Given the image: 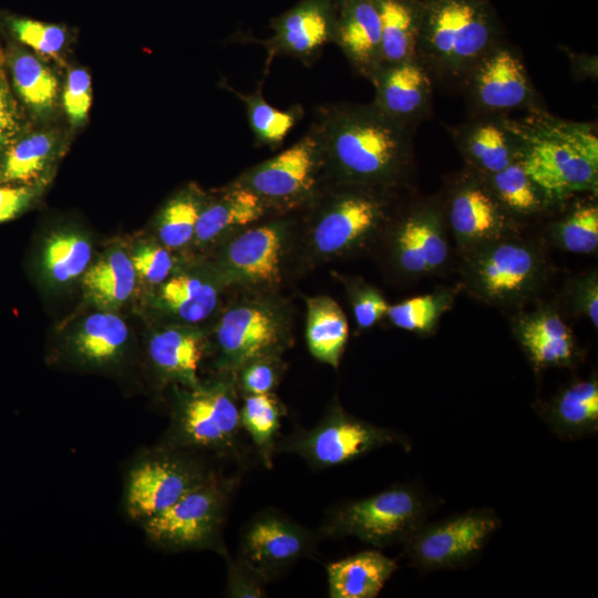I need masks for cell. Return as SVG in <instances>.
Listing matches in <instances>:
<instances>
[{"label": "cell", "mask_w": 598, "mask_h": 598, "mask_svg": "<svg viewBox=\"0 0 598 598\" xmlns=\"http://www.w3.org/2000/svg\"><path fill=\"white\" fill-rule=\"evenodd\" d=\"M56 150V136L52 132H33L24 136L7 150L1 179L12 183H31L47 169Z\"/></svg>", "instance_id": "8d00e7d4"}, {"label": "cell", "mask_w": 598, "mask_h": 598, "mask_svg": "<svg viewBox=\"0 0 598 598\" xmlns=\"http://www.w3.org/2000/svg\"><path fill=\"white\" fill-rule=\"evenodd\" d=\"M517 337L536 369L575 362L577 352L571 331L555 312L539 310L524 317Z\"/></svg>", "instance_id": "4316f807"}, {"label": "cell", "mask_w": 598, "mask_h": 598, "mask_svg": "<svg viewBox=\"0 0 598 598\" xmlns=\"http://www.w3.org/2000/svg\"><path fill=\"white\" fill-rule=\"evenodd\" d=\"M270 216L275 215L266 204L234 179L207 194L193 240L198 245L209 244Z\"/></svg>", "instance_id": "44dd1931"}, {"label": "cell", "mask_w": 598, "mask_h": 598, "mask_svg": "<svg viewBox=\"0 0 598 598\" xmlns=\"http://www.w3.org/2000/svg\"><path fill=\"white\" fill-rule=\"evenodd\" d=\"M501 523L491 508L424 522L402 543L404 554L423 571L462 567L478 556Z\"/></svg>", "instance_id": "4fadbf2b"}, {"label": "cell", "mask_w": 598, "mask_h": 598, "mask_svg": "<svg viewBox=\"0 0 598 598\" xmlns=\"http://www.w3.org/2000/svg\"><path fill=\"white\" fill-rule=\"evenodd\" d=\"M214 471L199 454L158 444L140 454L127 471L125 513L141 524L171 507Z\"/></svg>", "instance_id": "30bf717a"}, {"label": "cell", "mask_w": 598, "mask_h": 598, "mask_svg": "<svg viewBox=\"0 0 598 598\" xmlns=\"http://www.w3.org/2000/svg\"><path fill=\"white\" fill-rule=\"evenodd\" d=\"M13 85L25 105L40 116H49L56 104L58 81L50 68L25 51L11 59Z\"/></svg>", "instance_id": "d590c367"}, {"label": "cell", "mask_w": 598, "mask_h": 598, "mask_svg": "<svg viewBox=\"0 0 598 598\" xmlns=\"http://www.w3.org/2000/svg\"><path fill=\"white\" fill-rule=\"evenodd\" d=\"M136 271L122 249L107 252L85 270L83 285L87 296L104 308L125 302L135 287Z\"/></svg>", "instance_id": "d6a6232c"}, {"label": "cell", "mask_w": 598, "mask_h": 598, "mask_svg": "<svg viewBox=\"0 0 598 598\" xmlns=\"http://www.w3.org/2000/svg\"><path fill=\"white\" fill-rule=\"evenodd\" d=\"M337 0H299L271 20L272 35L262 41L271 60L283 55L311 66L333 43Z\"/></svg>", "instance_id": "e0dca14e"}, {"label": "cell", "mask_w": 598, "mask_h": 598, "mask_svg": "<svg viewBox=\"0 0 598 598\" xmlns=\"http://www.w3.org/2000/svg\"><path fill=\"white\" fill-rule=\"evenodd\" d=\"M432 503L415 487L395 485L334 507L322 523L326 537L353 536L374 547L403 543L426 522Z\"/></svg>", "instance_id": "52a82bcc"}, {"label": "cell", "mask_w": 598, "mask_h": 598, "mask_svg": "<svg viewBox=\"0 0 598 598\" xmlns=\"http://www.w3.org/2000/svg\"><path fill=\"white\" fill-rule=\"evenodd\" d=\"M218 295L215 283L190 274L168 277L159 288V300L164 308L187 323L207 319L218 305Z\"/></svg>", "instance_id": "4dcf8cb0"}, {"label": "cell", "mask_w": 598, "mask_h": 598, "mask_svg": "<svg viewBox=\"0 0 598 598\" xmlns=\"http://www.w3.org/2000/svg\"><path fill=\"white\" fill-rule=\"evenodd\" d=\"M285 406L271 393L244 395L240 423L267 468L272 467Z\"/></svg>", "instance_id": "836d02e7"}, {"label": "cell", "mask_w": 598, "mask_h": 598, "mask_svg": "<svg viewBox=\"0 0 598 598\" xmlns=\"http://www.w3.org/2000/svg\"><path fill=\"white\" fill-rule=\"evenodd\" d=\"M349 336L344 312L329 296L307 299L306 340L313 358L338 368Z\"/></svg>", "instance_id": "f1b7e54d"}, {"label": "cell", "mask_w": 598, "mask_h": 598, "mask_svg": "<svg viewBox=\"0 0 598 598\" xmlns=\"http://www.w3.org/2000/svg\"><path fill=\"white\" fill-rule=\"evenodd\" d=\"M446 307V298L443 296L423 295L390 306L386 316L398 328L427 332Z\"/></svg>", "instance_id": "60d3db41"}, {"label": "cell", "mask_w": 598, "mask_h": 598, "mask_svg": "<svg viewBox=\"0 0 598 598\" xmlns=\"http://www.w3.org/2000/svg\"><path fill=\"white\" fill-rule=\"evenodd\" d=\"M238 480L214 471L171 507L141 523L147 540L167 551L207 549L227 556L223 528Z\"/></svg>", "instance_id": "8992f818"}, {"label": "cell", "mask_w": 598, "mask_h": 598, "mask_svg": "<svg viewBox=\"0 0 598 598\" xmlns=\"http://www.w3.org/2000/svg\"><path fill=\"white\" fill-rule=\"evenodd\" d=\"M31 186H0V223L17 217L37 194Z\"/></svg>", "instance_id": "c3c4849f"}, {"label": "cell", "mask_w": 598, "mask_h": 598, "mask_svg": "<svg viewBox=\"0 0 598 598\" xmlns=\"http://www.w3.org/2000/svg\"><path fill=\"white\" fill-rule=\"evenodd\" d=\"M539 272L537 255L518 241H492L470 264L473 288L493 302L523 298L536 285Z\"/></svg>", "instance_id": "2e32d148"}, {"label": "cell", "mask_w": 598, "mask_h": 598, "mask_svg": "<svg viewBox=\"0 0 598 598\" xmlns=\"http://www.w3.org/2000/svg\"><path fill=\"white\" fill-rule=\"evenodd\" d=\"M392 230V255L398 267L410 275L431 272L441 267L448 247L442 217L434 206H416L395 217Z\"/></svg>", "instance_id": "d6986e66"}, {"label": "cell", "mask_w": 598, "mask_h": 598, "mask_svg": "<svg viewBox=\"0 0 598 598\" xmlns=\"http://www.w3.org/2000/svg\"><path fill=\"white\" fill-rule=\"evenodd\" d=\"M235 181L256 194L274 215L302 209L328 182L315 124L291 146L244 171Z\"/></svg>", "instance_id": "ba28073f"}, {"label": "cell", "mask_w": 598, "mask_h": 598, "mask_svg": "<svg viewBox=\"0 0 598 598\" xmlns=\"http://www.w3.org/2000/svg\"><path fill=\"white\" fill-rule=\"evenodd\" d=\"M563 248L576 254H590L598 246V207L584 204L575 207L556 227Z\"/></svg>", "instance_id": "ab89813d"}, {"label": "cell", "mask_w": 598, "mask_h": 598, "mask_svg": "<svg viewBox=\"0 0 598 598\" xmlns=\"http://www.w3.org/2000/svg\"><path fill=\"white\" fill-rule=\"evenodd\" d=\"M539 415L564 440H576L598 431V381H575L550 402L539 406Z\"/></svg>", "instance_id": "d4e9b609"}, {"label": "cell", "mask_w": 598, "mask_h": 598, "mask_svg": "<svg viewBox=\"0 0 598 598\" xmlns=\"http://www.w3.org/2000/svg\"><path fill=\"white\" fill-rule=\"evenodd\" d=\"M491 190L507 212L533 214L547 203L544 194L526 173L519 158L504 169L484 177Z\"/></svg>", "instance_id": "f35d334b"}, {"label": "cell", "mask_w": 598, "mask_h": 598, "mask_svg": "<svg viewBox=\"0 0 598 598\" xmlns=\"http://www.w3.org/2000/svg\"><path fill=\"white\" fill-rule=\"evenodd\" d=\"M451 136L466 163L488 177L518 158V143L504 116L476 117L451 127Z\"/></svg>", "instance_id": "7402d4cb"}, {"label": "cell", "mask_w": 598, "mask_h": 598, "mask_svg": "<svg viewBox=\"0 0 598 598\" xmlns=\"http://www.w3.org/2000/svg\"><path fill=\"white\" fill-rule=\"evenodd\" d=\"M7 24L20 42L42 55H58L68 40V31L60 24L24 17H9Z\"/></svg>", "instance_id": "b9f144b4"}, {"label": "cell", "mask_w": 598, "mask_h": 598, "mask_svg": "<svg viewBox=\"0 0 598 598\" xmlns=\"http://www.w3.org/2000/svg\"><path fill=\"white\" fill-rule=\"evenodd\" d=\"M330 598H374L398 569L378 550H364L327 565Z\"/></svg>", "instance_id": "484cf974"}, {"label": "cell", "mask_w": 598, "mask_h": 598, "mask_svg": "<svg viewBox=\"0 0 598 598\" xmlns=\"http://www.w3.org/2000/svg\"><path fill=\"white\" fill-rule=\"evenodd\" d=\"M206 197L207 193L189 183L167 199L156 220L159 240L166 248L178 249L194 239L196 223Z\"/></svg>", "instance_id": "e575fe53"}, {"label": "cell", "mask_w": 598, "mask_h": 598, "mask_svg": "<svg viewBox=\"0 0 598 598\" xmlns=\"http://www.w3.org/2000/svg\"><path fill=\"white\" fill-rule=\"evenodd\" d=\"M506 213L480 175L464 181L448 203L451 227L465 243L487 241L499 235L505 227Z\"/></svg>", "instance_id": "603a6c76"}, {"label": "cell", "mask_w": 598, "mask_h": 598, "mask_svg": "<svg viewBox=\"0 0 598 598\" xmlns=\"http://www.w3.org/2000/svg\"><path fill=\"white\" fill-rule=\"evenodd\" d=\"M370 82L371 103L391 120L414 130L429 115L433 81L417 59L384 65Z\"/></svg>", "instance_id": "ac0fdd59"}, {"label": "cell", "mask_w": 598, "mask_h": 598, "mask_svg": "<svg viewBox=\"0 0 598 598\" xmlns=\"http://www.w3.org/2000/svg\"><path fill=\"white\" fill-rule=\"evenodd\" d=\"M461 90L476 117L535 110V91L525 64L502 41L477 62Z\"/></svg>", "instance_id": "5bb4252c"}, {"label": "cell", "mask_w": 598, "mask_h": 598, "mask_svg": "<svg viewBox=\"0 0 598 598\" xmlns=\"http://www.w3.org/2000/svg\"><path fill=\"white\" fill-rule=\"evenodd\" d=\"M296 213L275 215L233 233L220 256L225 281L269 290L281 282Z\"/></svg>", "instance_id": "7c38bea8"}, {"label": "cell", "mask_w": 598, "mask_h": 598, "mask_svg": "<svg viewBox=\"0 0 598 598\" xmlns=\"http://www.w3.org/2000/svg\"><path fill=\"white\" fill-rule=\"evenodd\" d=\"M227 561L226 596L231 598H260L266 596L269 582L261 574L239 557L225 556Z\"/></svg>", "instance_id": "f6af8a7d"}, {"label": "cell", "mask_w": 598, "mask_h": 598, "mask_svg": "<svg viewBox=\"0 0 598 598\" xmlns=\"http://www.w3.org/2000/svg\"><path fill=\"white\" fill-rule=\"evenodd\" d=\"M351 302L357 324L362 329L375 324L390 307L378 290L365 285L353 288Z\"/></svg>", "instance_id": "7dc6e473"}, {"label": "cell", "mask_w": 598, "mask_h": 598, "mask_svg": "<svg viewBox=\"0 0 598 598\" xmlns=\"http://www.w3.org/2000/svg\"><path fill=\"white\" fill-rule=\"evenodd\" d=\"M91 245L82 235L73 231L53 234L43 249V268L51 280L66 283L89 268Z\"/></svg>", "instance_id": "74e56055"}, {"label": "cell", "mask_w": 598, "mask_h": 598, "mask_svg": "<svg viewBox=\"0 0 598 598\" xmlns=\"http://www.w3.org/2000/svg\"><path fill=\"white\" fill-rule=\"evenodd\" d=\"M206 352L202 332L192 328H165L155 332L147 355L162 381L182 386L199 383L198 370Z\"/></svg>", "instance_id": "cb8c5ba5"}, {"label": "cell", "mask_w": 598, "mask_h": 598, "mask_svg": "<svg viewBox=\"0 0 598 598\" xmlns=\"http://www.w3.org/2000/svg\"><path fill=\"white\" fill-rule=\"evenodd\" d=\"M399 189L328 181L296 212V228L316 261L360 249L388 228L396 215Z\"/></svg>", "instance_id": "3957f363"}, {"label": "cell", "mask_w": 598, "mask_h": 598, "mask_svg": "<svg viewBox=\"0 0 598 598\" xmlns=\"http://www.w3.org/2000/svg\"><path fill=\"white\" fill-rule=\"evenodd\" d=\"M416 59L432 81L462 89L477 62L498 42L501 28L488 0H420Z\"/></svg>", "instance_id": "277c9868"}, {"label": "cell", "mask_w": 598, "mask_h": 598, "mask_svg": "<svg viewBox=\"0 0 598 598\" xmlns=\"http://www.w3.org/2000/svg\"><path fill=\"white\" fill-rule=\"evenodd\" d=\"M62 103L73 126L85 123L92 103L91 76L85 69L73 68L68 74Z\"/></svg>", "instance_id": "ee69618b"}, {"label": "cell", "mask_w": 598, "mask_h": 598, "mask_svg": "<svg viewBox=\"0 0 598 598\" xmlns=\"http://www.w3.org/2000/svg\"><path fill=\"white\" fill-rule=\"evenodd\" d=\"M381 22L382 66L416 59L420 0H375Z\"/></svg>", "instance_id": "f546056e"}, {"label": "cell", "mask_w": 598, "mask_h": 598, "mask_svg": "<svg viewBox=\"0 0 598 598\" xmlns=\"http://www.w3.org/2000/svg\"><path fill=\"white\" fill-rule=\"evenodd\" d=\"M282 372L280 357H266L252 360L238 369L236 381L243 395L271 393Z\"/></svg>", "instance_id": "7bdbcfd3"}, {"label": "cell", "mask_w": 598, "mask_h": 598, "mask_svg": "<svg viewBox=\"0 0 598 598\" xmlns=\"http://www.w3.org/2000/svg\"><path fill=\"white\" fill-rule=\"evenodd\" d=\"M505 121L518 143V158L546 202H559L598 185V136L591 124L533 110Z\"/></svg>", "instance_id": "7a4b0ae2"}, {"label": "cell", "mask_w": 598, "mask_h": 598, "mask_svg": "<svg viewBox=\"0 0 598 598\" xmlns=\"http://www.w3.org/2000/svg\"><path fill=\"white\" fill-rule=\"evenodd\" d=\"M333 44L355 73L372 80L382 68L381 22L375 0H337Z\"/></svg>", "instance_id": "ffe728a7"}, {"label": "cell", "mask_w": 598, "mask_h": 598, "mask_svg": "<svg viewBox=\"0 0 598 598\" xmlns=\"http://www.w3.org/2000/svg\"><path fill=\"white\" fill-rule=\"evenodd\" d=\"M16 118L9 90L0 73V152L8 144L14 132Z\"/></svg>", "instance_id": "681fc988"}, {"label": "cell", "mask_w": 598, "mask_h": 598, "mask_svg": "<svg viewBox=\"0 0 598 598\" xmlns=\"http://www.w3.org/2000/svg\"><path fill=\"white\" fill-rule=\"evenodd\" d=\"M391 444L410 448L403 434L358 419L336 401L313 427H297L291 434L279 437L276 452L297 454L312 468L324 470Z\"/></svg>", "instance_id": "9c48e42d"}, {"label": "cell", "mask_w": 598, "mask_h": 598, "mask_svg": "<svg viewBox=\"0 0 598 598\" xmlns=\"http://www.w3.org/2000/svg\"><path fill=\"white\" fill-rule=\"evenodd\" d=\"M216 342L218 370L236 372L252 360L280 357L290 343L289 320L270 300H240L221 315Z\"/></svg>", "instance_id": "8fae6325"}, {"label": "cell", "mask_w": 598, "mask_h": 598, "mask_svg": "<svg viewBox=\"0 0 598 598\" xmlns=\"http://www.w3.org/2000/svg\"><path fill=\"white\" fill-rule=\"evenodd\" d=\"M161 445L243 462L240 405L235 372L219 371L195 386H176Z\"/></svg>", "instance_id": "5b68a950"}, {"label": "cell", "mask_w": 598, "mask_h": 598, "mask_svg": "<svg viewBox=\"0 0 598 598\" xmlns=\"http://www.w3.org/2000/svg\"><path fill=\"white\" fill-rule=\"evenodd\" d=\"M579 306L590 319L595 328L598 327V285L596 278L585 281L579 292Z\"/></svg>", "instance_id": "f907efd6"}, {"label": "cell", "mask_w": 598, "mask_h": 598, "mask_svg": "<svg viewBox=\"0 0 598 598\" xmlns=\"http://www.w3.org/2000/svg\"><path fill=\"white\" fill-rule=\"evenodd\" d=\"M226 89L244 104L257 146L277 148L303 117V109L299 104L287 110L272 106L265 99L261 86L250 93L240 92L228 84Z\"/></svg>", "instance_id": "1f68e13d"}, {"label": "cell", "mask_w": 598, "mask_h": 598, "mask_svg": "<svg viewBox=\"0 0 598 598\" xmlns=\"http://www.w3.org/2000/svg\"><path fill=\"white\" fill-rule=\"evenodd\" d=\"M131 260L136 274L153 285H161L165 281L174 266L168 250L157 245L140 247L131 256Z\"/></svg>", "instance_id": "bcb514c9"}, {"label": "cell", "mask_w": 598, "mask_h": 598, "mask_svg": "<svg viewBox=\"0 0 598 598\" xmlns=\"http://www.w3.org/2000/svg\"><path fill=\"white\" fill-rule=\"evenodd\" d=\"M316 536L297 522L274 509L255 515L245 526L239 558L268 581L316 547Z\"/></svg>", "instance_id": "9a60e30c"}, {"label": "cell", "mask_w": 598, "mask_h": 598, "mask_svg": "<svg viewBox=\"0 0 598 598\" xmlns=\"http://www.w3.org/2000/svg\"><path fill=\"white\" fill-rule=\"evenodd\" d=\"M128 341V329L115 313L100 311L90 315L71 341L75 360L87 367L113 365L123 358Z\"/></svg>", "instance_id": "83f0119b"}, {"label": "cell", "mask_w": 598, "mask_h": 598, "mask_svg": "<svg viewBox=\"0 0 598 598\" xmlns=\"http://www.w3.org/2000/svg\"><path fill=\"white\" fill-rule=\"evenodd\" d=\"M315 124L328 181L399 189L413 164V131L372 103L318 110Z\"/></svg>", "instance_id": "6da1fadb"}]
</instances>
